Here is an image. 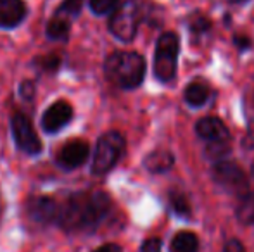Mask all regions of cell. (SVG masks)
I'll return each instance as SVG.
<instances>
[{"mask_svg": "<svg viewBox=\"0 0 254 252\" xmlns=\"http://www.w3.org/2000/svg\"><path fill=\"white\" fill-rule=\"evenodd\" d=\"M237 219L244 225H254V192H246L237 205Z\"/></svg>", "mask_w": 254, "mask_h": 252, "instance_id": "cell-18", "label": "cell"}, {"mask_svg": "<svg viewBox=\"0 0 254 252\" xmlns=\"http://www.w3.org/2000/svg\"><path fill=\"white\" fill-rule=\"evenodd\" d=\"M28 5L24 0H0V28L16 30L26 21Z\"/></svg>", "mask_w": 254, "mask_h": 252, "instance_id": "cell-11", "label": "cell"}, {"mask_svg": "<svg viewBox=\"0 0 254 252\" xmlns=\"http://www.w3.org/2000/svg\"><path fill=\"white\" fill-rule=\"evenodd\" d=\"M73 116L74 111L69 102L56 101L44 111L40 118V126L47 135H56L73 121Z\"/></svg>", "mask_w": 254, "mask_h": 252, "instance_id": "cell-10", "label": "cell"}, {"mask_svg": "<svg viewBox=\"0 0 254 252\" xmlns=\"http://www.w3.org/2000/svg\"><path fill=\"white\" fill-rule=\"evenodd\" d=\"M189 28H190L192 33L201 35V33H206V31L209 30L211 23H209L207 17L201 16V14H195V16H192L190 21H189Z\"/></svg>", "mask_w": 254, "mask_h": 252, "instance_id": "cell-25", "label": "cell"}, {"mask_svg": "<svg viewBox=\"0 0 254 252\" xmlns=\"http://www.w3.org/2000/svg\"><path fill=\"white\" fill-rule=\"evenodd\" d=\"M83 5H85V0H63L57 5V9L54 10V14H59V16L67 17L69 21H74L80 17Z\"/></svg>", "mask_w": 254, "mask_h": 252, "instance_id": "cell-20", "label": "cell"}, {"mask_svg": "<svg viewBox=\"0 0 254 252\" xmlns=\"http://www.w3.org/2000/svg\"><path fill=\"white\" fill-rule=\"evenodd\" d=\"M71 26H73V21H69L64 16H59V14H52V17L45 24V37L51 42L66 44V42H69L71 37Z\"/></svg>", "mask_w": 254, "mask_h": 252, "instance_id": "cell-13", "label": "cell"}, {"mask_svg": "<svg viewBox=\"0 0 254 252\" xmlns=\"http://www.w3.org/2000/svg\"><path fill=\"white\" fill-rule=\"evenodd\" d=\"M211 176H213L214 183L227 190L228 194L242 195L248 192V178H246L242 168L234 161H227V159H220L211 169Z\"/></svg>", "mask_w": 254, "mask_h": 252, "instance_id": "cell-7", "label": "cell"}, {"mask_svg": "<svg viewBox=\"0 0 254 252\" xmlns=\"http://www.w3.org/2000/svg\"><path fill=\"white\" fill-rule=\"evenodd\" d=\"M195 133L206 142H220V140H228L230 135H228L227 126L223 125V121L213 116H207L202 118L201 121L195 125Z\"/></svg>", "mask_w": 254, "mask_h": 252, "instance_id": "cell-12", "label": "cell"}, {"mask_svg": "<svg viewBox=\"0 0 254 252\" xmlns=\"http://www.w3.org/2000/svg\"><path fill=\"white\" fill-rule=\"evenodd\" d=\"M35 94H37V85H35L33 80H23L17 87V95L19 99H23L24 102H31L35 99Z\"/></svg>", "mask_w": 254, "mask_h": 252, "instance_id": "cell-24", "label": "cell"}, {"mask_svg": "<svg viewBox=\"0 0 254 252\" xmlns=\"http://www.w3.org/2000/svg\"><path fill=\"white\" fill-rule=\"evenodd\" d=\"M104 74L121 90H133L145 78V59L138 52L116 50L104 61Z\"/></svg>", "mask_w": 254, "mask_h": 252, "instance_id": "cell-2", "label": "cell"}, {"mask_svg": "<svg viewBox=\"0 0 254 252\" xmlns=\"http://www.w3.org/2000/svg\"><path fill=\"white\" fill-rule=\"evenodd\" d=\"M175 164V157L168 151H154L144 159V166L151 173H166Z\"/></svg>", "mask_w": 254, "mask_h": 252, "instance_id": "cell-15", "label": "cell"}, {"mask_svg": "<svg viewBox=\"0 0 254 252\" xmlns=\"http://www.w3.org/2000/svg\"><path fill=\"white\" fill-rule=\"evenodd\" d=\"M223 252H246V249H244V246L239 242V240L232 239V240H228V242L225 244Z\"/></svg>", "mask_w": 254, "mask_h": 252, "instance_id": "cell-27", "label": "cell"}, {"mask_svg": "<svg viewBox=\"0 0 254 252\" xmlns=\"http://www.w3.org/2000/svg\"><path fill=\"white\" fill-rule=\"evenodd\" d=\"M113 202L104 190H78L59 202L56 225L66 233H92L109 216Z\"/></svg>", "mask_w": 254, "mask_h": 252, "instance_id": "cell-1", "label": "cell"}, {"mask_svg": "<svg viewBox=\"0 0 254 252\" xmlns=\"http://www.w3.org/2000/svg\"><path fill=\"white\" fill-rule=\"evenodd\" d=\"M206 155L213 161H220L225 155H228L230 152V138L228 140H220V142H207L206 145Z\"/></svg>", "mask_w": 254, "mask_h": 252, "instance_id": "cell-21", "label": "cell"}, {"mask_svg": "<svg viewBox=\"0 0 254 252\" xmlns=\"http://www.w3.org/2000/svg\"><path fill=\"white\" fill-rule=\"evenodd\" d=\"M94 252H123V251H121V247L118 244H104V246L95 249Z\"/></svg>", "mask_w": 254, "mask_h": 252, "instance_id": "cell-29", "label": "cell"}, {"mask_svg": "<svg viewBox=\"0 0 254 252\" xmlns=\"http://www.w3.org/2000/svg\"><path fill=\"white\" fill-rule=\"evenodd\" d=\"M251 171H253V176H254V162H253V168H251Z\"/></svg>", "mask_w": 254, "mask_h": 252, "instance_id": "cell-30", "label": "cell"}, {"mask_svg": "<svg viewBox=\"0 0 254 252\" xmlns=\"http://www.w3.org/2000/svg\"><path fill=\"white\" fill-rule=\"evenodd\" d=\"M246 118H248V137L244 142L248 147H254V94L246 101Z\"/></svg>", "mask_w": 254, "mask_h": 252, "instance_id": "cell-23", "label": "cell"}, {"mask_svg": "<svg viewBox=\"0 0 254 252\" xmlns=\"http://www.w3.org/2000/svg\"><path fill=\"white\" fill-rule=\"evenodd\" d=\"M142 19H144V9L140 3L137 0H123L109 14L107 30L116 40L130 44L137 37Z\"/></svg>", "mask_w": 254, "mask_h": 252, "instance_id": "cell-3", "label": "cell"}, {"mask_svg": "<svg viewBox=\"0 0 254 252\" xmlns=\"http://www.w3.org/2000/svg\"><path fill=\"white\" fill-rule=\"evenodd\" d=\"M90 157V145L87 140L73 138L63 144V147L56 152V164L64 171H74L87 162Z\"/></svg>", "mask_w": 254, "mask_h": 252, "instance_id": "cell-9", "label": "cell"}, {"mask_svg": "<svg viewBox=\"0 0 254 252\" xmlns=\"http://www.w3.org/2000/svg\"><path fill=\"white\" fill-rule=\"evenodd\" d=\"M199 240L192 232H178L170 244V252H197Z\"/></svg>", "mask_w": 254, "mask_h": 252, "instance_id": "cell-16", "label": "cell"}, {"mask_svg": "<svg viewBox=\"0 0 254 252\" xmlns=\"http://www.w3.org/2000/svg\"><path fill=\"white\" fill-rule=\"evenodd\" d=\"M0 214H2V202H0Z\"/></svg>", "mask_w": 254, "mask_h": 252, "instance_id": "cell-32", "label": "cell"}, {"mask_svg": "<svg viewBox=\"0 0 254 252\" xmlns=\"http://www.w3.org/2000/svg\"><path fill=\"white\" fill-rule=\"evenodd\" d=\"M170 207L180 218H190V202H189L187 195L182 192H170Z\"/></svg>", "mask_w": 254, "mask_h": 252, "instance_id": "cell-19", "label": "cell"}, {"mask_svg": "<svg viewBox=\"0 0 254 252\" xmlns=\"http://www.w3.org/2000/svg\"><path fill=\"white\" fill-rule=\"evenodd\" d=\"M125 142L123 135L118 131H107L97 140L94 151V157H92V166L90 171L95 176L107 175L109 171H113L114 166L120 162V159L125 154Z\"/></svg>", "mask_w": 254, "mask_h": 252, "instance_id": "cell-4", "label": "cell"}, {"mask_svg": "<svg viewBox=\"0 0 254 252\" xmlns=\"http://www.w3.org/2000/svg\"><path fill=\"white\" fill-rule=\"evenodd\" d=\"M140 252H161V240L152 237V239H147L144 244H142Z\"/></svg>", "mask_w": 254, "mask_h": 252, "instance_id": "cell-26", "label": "cell"}, {"mask_svg": "<svg viewBox=\"0 0 254 252\" xmlns=\"http://www.w3.org/2000/svg\"><path fill=\"white\" fill-rule=\"evenodd\" d=\"M178 50L180 38L173 31H166L157 38L156 52H154V74L161 83H168L177 74Z\"/></svg>", "mask_w": 254, "mask_h": 252, "instance_id": "cell-5", "label": "cell"}, {"mask_svg": "<svg viewBox=\"0 0 254 252\" xmlns=\"http://www.w3.org/2000/svg\"><path fill=\"white\" fill-rule=\"evenodd\" d=\"M232 2H244V0H232Z\"/></svg>", "mask_w": 254, "mask_h": 252, "instance_id": "cell-31", "label": "cell"}, {"mask_svg": "<svg viewBox=\"0 0 254 252\" xmlns=\"http://www.w3.org/2000/svg\"><path fill=\"white\" fill-rule=\"evenodd\" d=\"M234 44L237 45L241 50H248V49L251 47V40H249L248 37H242V35H235Z\"/></svg>", "mask_w": 254, "mask_h": 252, "instance_id": "cell-28", "label": "cell"}, {"mask_svg": "<svg viewBox=\"0 0 254 252\" xmlns=\"http://www.w3.org/2000/svg\"><path fill=\"white\" fill-rule=\"evenodd\" d=\"M121 0H88V9L92 10V14L95 16H109Z\"/></svg>", "mask_w": 254, "mask_h": 252, "instance_id": "cell-22", "label": "cell"}, {"mask_svg": "<svg viewBox=\"0 0 254 252\" xmlns=\"http://www.w3.org/2000/svg\"><path fill=\"white\" fill-rule=\"evenodd\" d=\"M59 202L49 195H35L24 204V218L31 226L45 228L49 225H56Z\"/></svg>", "mask_w": 254, "mask_h": 252, "instance_id": "cell-8", "label": "cell"}, {"mask_svg": "<svg viewBox=\"0 0 254 252\" xmlns=\"http://www.w3.org/2000/svg\"><path fill=\"white\" fill-rule=\"evenodd\" d=\"M207 97H209V88L202 81H194V83H190L185 88V101L192 107H201V105H204Z\"/></svg>", "mask_w": 254, "mask_h": 252, "instance_id": "cell-17", "label": "cell"}, {"mask_svg": "<svg viewBox=\"0 0 254 252\" xmlns=\"http://www.w3.org/2000/svg\"><path fill=\"white\" fill-rule=\"evenodd\" d=\"M10 133H12L14 145L19 152L30 155V157H37L42 154L44 144H42L30 116H26L21 111L14 112L10 116Z\"/></svg>", "mask_w": 254, "mask_h": 252, "instance_id": "cell-6", "label": "cell"}, {"mask_svg": "<svg viewBox=\"0 0 254 252\" xmlns=\"http://www.w3.org/2000/svg\"><path fill=\"white\" fill-rule=\"evenodd\" d=\"M31 67L37 71V74H56L63 67V55L59 52H49L33 57Z\"/></svg>", "mask_w": 254, "mask_h": 252, "instance_id": "cell-14", "label": "cell"}]
</instances>
